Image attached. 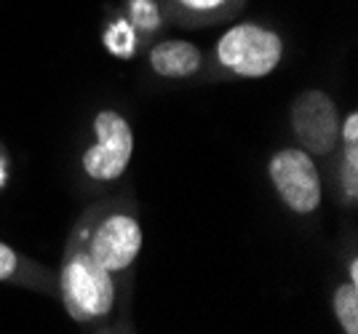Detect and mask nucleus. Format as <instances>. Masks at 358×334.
Here are the masks:
<instances>
[{
    "instance_id": "1",
    "label": "nucleus",
    "mask_w": 358,
    "mask_h": 334,
    "mask_svg": "<svg viewBox=\"0 0 358 334\" xmlns=\"http://www.w3.org/2000/svg\"><path fill=\"white\" fill-rule=\"evenodd\" d=\"M62 303L67 313L78 324L105 319L115 305V281L113 273L105 270L96 259L89 254V249H73L67 262L62 265L59 275Z\"/></svg>"
},
{
    "instance_id": "2",
    "label": "nucleus",
    "mask_w": 358,
    "mask_h": 334,
    "mask_svg": "<svg viewBox=\"0 0 358 334\" xmlns=\"http://www.w3.org/2000/svg\"><path fill=\"white\" fill-rule=\"evenodd\" d=\"M284 57L281 38L259 24H236L217 43V61L238 78L270 75Z\"/></svg>"
},
{
    "instance_id": "3",
    "label": "nucleus",
    "mask_w": 358,
    "mask_h": 334,
    "mask_svg": "<svg viewBox=\"0 0 358 334\" xmlns=\"http://www.w3.org/2000/svg\"><path fill=\"white\" fill-rule=\"evenodd\" d=\"M96 142L83 152V171L96 182L118 180L134 155V134L129 121L115 110H102L94 118Z\"/></svg>"
},
{
    "instance_id": "4",
    "label": "nucleus",
    "mask_w": 358,
    "mask_h": 334,
    "mask_svg": "<svg viewBox=\"0 0 358 334\" xmlns=\"http://www.w3.org/2000/svg\"><path fill=\"white\" fill-rule=\"evenodd\" d=\"M270 182L294 214H313L321 206L318 168L299 147H286L270 158Z\"/></svg>"
},
{
    "instance_id": "5",
    "label": "nucleus",
    "mask_w": 358,
    "mask_h": 334,
    "mask_svg": "<svg viewBox=\"0 0 358 334\" xmlns=\"http://www.w3.org/2000/svg\"><path fill=\"white\" fill-rule=\"evenodd\" d=\"M292 129L305 152L327 155L340 139V112L324 92H305L292 105Z\"/></svg>"
},
{
    "instance_id": "6",
    "label": "nucleus",
    "mask_w": 358,
    "mask_h": 334,
    "mask_svg": "<svg viewBox=\"0 0 358 334\" xmlns=\"http://www.w3.org/2000/svg\"><path fill=\"white\" fill-rule=\"evenodd\" d=\"M86 249L105 270L115 275L120 270H126L139 254V249H142V228L129 214H110L91 233Z\"/></svg>"
},
{
    "instance_id": "7",
    "label": "nucleus",
    "mask_w": 358,
    "mask_h": 334,
    "mask_svg": "<svg viewBox=\"0 0 358 334\" xmlns=\"http://www.w3.org/2000/svg\"><path fill=\"white\" fill-rule=\"evenodd\" d=\"M201 48L187 41H164L150 51V67L161 78H190L201 70Z\"/></svg>"
},
{
    "instance_id": "8",
    "label": "nucleus",
    "mask_w": 358,
    "mask_h": 334,
    "mask_svg": "<svg viewBox=\"0 0 358 334\" xmlns=\"http://www.w3.org/2000/svg\"><path fill=\"white\" fill-rule=\"evenodd\" d=\"M334 319L348 334L358 332V286L356 284H343L334 291Z\"/></svg>"
},
{
    "instance_id": "9",
    "label": "nucleus",
    "mask_w": 358,
    "mask_h": 334,
    "mask_svg": "<svg viewBox=\"0 0 358 334\" xmlns=\"http://www.w3.org/2000/svg\"><path fill=\"white\" fill-rule=\"evenodd\" d=\"M233 0H171L174 11L182 19H217V16L227 14Z\"/></svg>"
},
{
    "instance_id": "10",
    "label": "nucleus",
    "mask_w": 358,
    "mask_h": 334,
    "mask_svg": "<svg viewBox=\"0 0 358 334\" xmlns=\"http://www.w3.org/2000/svg\"><path fill=\"white\" fill-rule=\"evenodd\" d=\"M105 46L110 48V54H115L120 59L134 57V48H136L134 27H131L129 22H115V24H110L105 32Z\"/></svg>"
},
{
    "instance_id": "11",
    "label": "nucleus",
    "mask_w": 358,
    "mask_h": 334,
    "mask_svg": "<svg viewBox=\"0 0 358 334\" xmlns=\"http://www.w3.org/2000/svg\"><path fill=\"white\" fill-rule=\"evenodd\" d=\"M131 24L145 32H152L161 24V14L152 0H131Z\"/></svg>"
},
{
    "instance_id": "12",
    "label": "nucleus",
    "mask_w": 358,
    "mask_h": 334,
    "mask_svg": "<svg viewBox=\"0 0 358 334\" xmlns=\"http://www.w3.org/2000/svg\"><path fill=\"white\" fill-rule=\"evenodd\" d=\"M343 187L350 201L358 196V145H345L343 158Z\"/></svg>"
},
{
    "instance_id": "13",
    "label": "nucleus",
    "mask_w": 358,
    "mask_h": 334,
    "mask_svg": "<svg viewBox=\"0 0 358 334\" xmlns=\"http://www.w3.org/2000/svg\"><path fill=\"white\" fill-rule=\"evenodd\" d=\"M16 270H19V257H16V252L8 243L0 241V281L14 278Z\"/></svg>"
},
{
    "instance_id": "14",
    "label": "nucleus",
    "mask_w": 358,
    "mask_h": 334,
    "mask_svg": "<svg viewBox=\"0 0 358 334\" xmlns=\"http://www.w3.org/2000/svg\"><path fill=\"white\" fill-rule=\"evenodd\" d=\"M340 137L345 145H358V112H350L345 123H340Z\"/></svg>"
},
{
    "instance_id": "15",
    "label": "nucleus",
    "mask_w": 358,
    "mask_h": 334,
    "mask_svg": "<svg viewBox=\"0 0 358 334\" xmlns=\"http://www.w3.org/2000/svg\"><path fill=\"white\" fill-rule=\"evenodd\" d=\"M6 177H8V174H6V155L0 150V190L6 187Z\"/></svg>"
},
{
    "instance_id": "16",
    "label": "nucleus",
    "mask_w": 358,
    "mask_h": 334,
    "mask_svg": "<svg viewBox=\"0 0 358 334\" xmlns=\"http://www.w3.org/2000/svg\"><path fill=\"white\" fill-rule=\"evenodd\" d=\"M350 284H356V286H358V262H356V259L350 262Z\"/></svg>"
}]
</instances>
